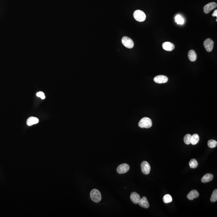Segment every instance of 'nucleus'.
<instances>
[{
    "label": "nucleus",
    "instance_id": "6",
    "mask_svg": "<svg viewBox=\"0 0 217 217\" xmlns=\"http://www.w3.org/2000/svg\"><path fill=\"white\" fill-rule=\"evenodd\" d=\"M142 171L145 175H148L150 171L151 167L148 162L146 161H143L141 164Z\"/></svg>",
    "mask_w": 217,
    "mask_h": 217
},
{
    "label": "nucleus",
    "instance_id": "11",
    "mask_svg": "<svg viewBox=\"0 0 217 217\" xmlns=\"http://www.w3.org/2000/svg\"><path fill=\"white\" fill-rule=\"evenodd\" d=\"M130 199L131 201L135 204H138L140 199V196L138 193L135 192H133L131 193L130 195Z\"/></svg>",
    "mask_w": 217,
    "mask_h": 217
},
{
    "label": "nucleus",
    "instance_id": "2",
    "mask_svg": "<svg viewBox=\"0 0 217 217\" xmlns=\"http://www.w3.org/2000/svg\"><path fill=\"white\" fill-rule=\"evenodd\" d=\"M90 197L92 201L95 203L100 201L101 199V195L99 190L93 189L90 193Z\"/></svg>",
    "mask_w": 217,
    "mask_h": 217
},
{
    "label": "nucleus",
    "instance_id": "7",
    "mask_svg": "<svg viewBox=\"0 0 217 217\" xmlns=\"http://www.w3.org/2000/svg\"><path fill=\"white\" fill-rule=\"evenodd\" d=\"M129 169V166L126 163L122 164L118 166L117 172L119 174H124L127 173Z\"/></svg>",
    "mask_w": 217,
    "mask_h": 217
},
{
    "label": "nucleus",
    "instance_id": "24",
    "mask_svg": "<svg viewBox=\"0 0 217 217\" xmlns=\"http://www.w3.org/2000/svg\"><path fill=\"white\" fill-rule=\"evenodd\" d=\"M36 95L38 97H40L42 99H44L45 98V94L43 92H39L36 93Z\"/></svg>",
    "mask_w": 217,
    "mask_h": 217
},
{
    "label": "nucleus",
    "instance_id": "10",
    "mask_svg": "<svg viewBox=\"0 0 217 217\" xmlns=\"http://www.w3.org/2000/svg\"><path fill=\"white\" fill-rule=\"evenodd\" d=\"M163 48L164 50L168 51H171L175 48L173 43L170 42H165L163 44Z\"/></svg>",
    "mask_w": 217,
    "mask_h": 217
},
{
    "label": "nucleus",
    "instance_id": "12",
    "mask_svg": "<svg viewBox=\"0 0 217 217\" xmlns=\"http://www.w3.org/2000/svg\"><path fill=\"white\" fill-rule=\"evenodd\" d=\"M139 205L142 208H148L149 207V204L148 201L146 197H143L142 199H140L139 203Z\"/></svg>",
    "mask_w": 217,
    "mask_h": 217
},
{
    "label": "nucleus",
    "instance_id": "20",
    "mask_svg": "<svg viewBox=\"0 0 217 217\" xmlns=\"http://www.w3.org/2000/svg\"><path fill=\"white\" fill-rule=\"evenodd\" d=\"M163 200L165 204H168L169 203H170L172 201L173 199L171 195L169 194H166L165 195L163 198Z\"/></svg>",
    "mask_w": 217,
    "mask_h": 217
},
{
    "label": "nucleus",
    "instance_id": "15",
    "mask_svg": "<svg viewBox=\"0 0 217 217\" xmlns=\"http://www.w3.org/2000/svg\"><path fill=\"white\" fill-rule=\"evenodd\" d=\"M39 122L38 118L36 117H31L29 118L27 121V124L29 126H31L34 124H38Z\"/></svg>",
    "mask_w": 217,
    "mask_h": 217
},
{
    "label": "nucleus",
    "instance_id": "25",
    "mask_svg": "<svg viewBox=\"0 0 217 217\" xmlns=\"http://www.w3.org/2000/svg\"><path fill=\"white\" fill-rule=\"evenodd\" d=\"M212 16L213 17H217V10L216 9L215 10V11H214V13H213V14H212Z\"/></svg>",
    "mask_w": 217,
    "mask_h": 217
},
{
    "label": "nucleus",
    "instance_id": "14",
    "mask_svg": "<svg viewBox=\"0 0 217 217\" xmlns=\"http://www.w3.org/2000/svg\"><path fill=\"white\" fill-rule=\"evenodd\" d=\"M213 178H214V176L212 174L210 173H207L203 176L201 180L202 182L203 183H206L211 181L213 180Z\"/></svg>",
    "mask_w": 217,
    "mask_h": 217
},
{
    "label": "nucleus",
    "instance_id": "5",
    "mask_svg": "<svg viewBox=\"0 0 217 217\" xmlns=\"http://www.w3.org/2000/svg\"><path fill=\"white\" fill-rule=\"evenodd\" d=\"M204 45L207 52H211L214 48V42L211 39L208 38L204 42Z\"/></svg>",
    "mask_w": 217,
    "mask_h": 217
},
{
    "label": "nucleus",
    "instance_id": "8",
    "mask_svg": "<svg viewBox=\"0 0 217 217\" xmlns=\"http://www.w3.org/2000/svg\"><path fill=\"white\" fill-rule=\"evenodd\" d=\"M217 7V4L214 2L206 4L204 7V12L205 13L208 14L210 13L212 10L215 9Z\"/></svg>",
    "mask_w": 217,
    "mask_h": 217
},
{
    "label": "nucleus",
    "instance_id": "18",
    "mask_svg": "<svg viewBox=\"0 0 217 217\" xmlns=\"http://www.w3.org/2000/svg\"><path fill=\"white\" fill-rule=\"evenodd\" d=\"M175 22L179 25H183L184 23V19L179 14H178L176 16Z\"/></svg>",
    "mask_w": 217,
    "mask_h": 217
},
{
    "label": "nucleus",
    "instance_id": "4",
    "mask_svg": "<svg viewBox=\"0 0 217 217\" xmlns=\"http://www.w3.org/2000/svg\"><path fill=\"white\" fill-rule=\"evenodd\" d=\"M122 43L124 46L128 48L131 49L133 48L134 43L133 40L127 36H124L122 39Z\"/></svg>",
    "mask_w": 217,
    "mask_h": 217
},
{
    "label": "nucleus",
    "instance_id": "1",
    "mask_svg": "<svg viewBox=\"0 0 217 217\" xmlns=\"http://www.w3.org/2000/svg\"><path fill=\"white\" fill-rule=\"evenodd\" d=\"M153 125L151 119L147 117L142 118L138 123V125L141 128H149Z\"/></svg>",
    "mask_w": 217,
    "mask_h": 217
},
{
    "label": "nucleus",
    "instance_id": "22",
    "mask_svg": "<svg viewBox=\"0 0 217 217\" xmlns=\"http://www.w3.org/2000/svg\"><path fill=\"white\" fill-rule=\"evenodd\" d=\"M208 146L210 148H214L216 147L217 145V142L214 140H210L208 141Z\"/></svg>",
    "mask_w": 217,
    "mask_h": 217
},
{
    "label": "nucleus",
    "instance_id": "9",
    "mask_svg": "<svg viewBox=\"0 0 217 217\" xmlns=\"http://www.w3.org/2000/svg\"><path fill=\"white\" fill-rule=\"evenodd\" d=\"M154 80L157 83H165L168 82V78L166 76L164 75H158L154 77Z\"/></svg>",
    "mask_w": 217,
    "mask_h": 217
},
{
    "label": "nucleus",
    "instance_id": "16",
    "mask_svg": "<svg viewBox=\"0 0 217 217\" xmlns=\"http://www.w3.org/2000/svg\"><path fill=\"white\" fill-rule=\"evenodd\" d=\"M188 58L191 62H194L197 60V55L195 52L194 50H190L188 52Z\"/></svg>",
    "mask_w": 217,
    "mask_h": 217
},
{
    "label": "nucleus",
    "instance_id": "13",
    "mask_svg": "<svg viewBox=\"0 0 217 217\" xmlns=\"http://www.w3.org/2000/svg\"><path fill=\"white\" fill-rule=\"evenodd\" d=\"M199 196V193L198 191L195 190H192L187 195V198L190 200H193L194 199L196 198Z\"/></svg>",
    "mask_w": 217,
    "mask_h": 217
},
{
    "label": "nucleus",
    "instance_id": "21",
    "mask_svg": "<svg viewBox=\"0 0 217 217\" xmlns=\"http://www.w3.org/2000/svg\"><path fill=\"white\" fill-rule=\"evenodd\" d=\"M192 135L190 134H187L184 137V141L185 143L186 144H190L191 143V138Z\"/></svg>",
    "mask_w": 217,
    "mask_h": 217
},
{
    "label": "nucleus",
    "instance_id": "23",
    "mask_svg": "<svg viewBox=\"0 0 217 217\" xmlns=\"http://www.w3.org/2000/svg\"><path fill=\"white\" fill-rule=\"evenodd\" d=\"M211 201L212 202H214L217 201V189H215L214 190L211 195V198L210 199Z\"/></svg>",
    "mask_w": 217,
    "mask_h": 217
},
{
    "label": "nucleus",
    "instance_id": "3",
    "mask_svg": "<svg viewBox=\"0 0 217 217\" xmlns=\"http://www.w3.org/2000/svg\"><path fill=\"white\" fill-rule=\"evenodd\" d=\"M134 17L137 21L143 22L146 19V16L143 11L138 10L134 12Z\"/></svg>",
    "mask_w": 217,
    "mask_h": 217
},
{
    "label": "nucleus",
    "instance_id": "19",
    "mask_svg": "<svg viewBox=\"0 0 217 217\" xmlns=\"http://www.w3.org/2000/svg\"><path fill=\"white\" fill-rule=\"evenodd\" d=\"M190 167L192 169H195L198 167V163L196 159H192L190 160L189 163Z\"/></svg>",
    "mask_w": 217,
    "mask_h": 217
},
{
    "label": "nucleus",
    "instance_id": "17",
    "mask_svg": "<svg viewBox=\"0 0 217 217\" xmlns=\"http://www.w3.org/2000/svg\"><path fill=\"white\" fill-rule=\"evenodd\" d=\"M199 137L198 135L197 134H194L191 136V144L193 145L196 144L199 141Z\"/></svg>",
    "mask_w": 217,
    "mask_h": 217
}]
</instances>
